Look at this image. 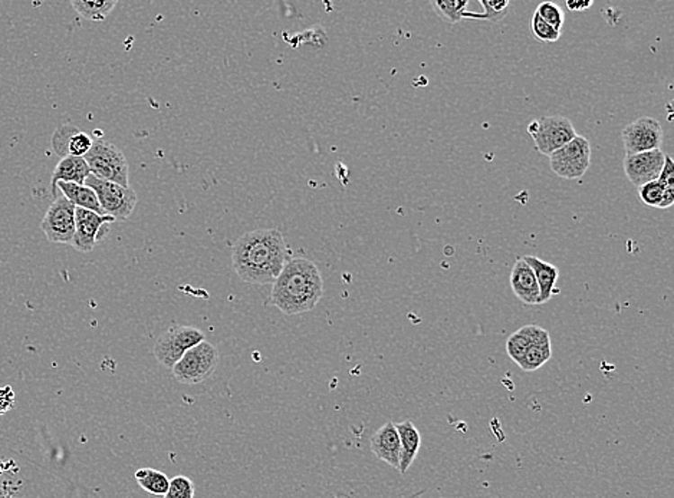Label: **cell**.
Instances as JSON below:
<instances>
[{"instance_id": "cell-1", "label": "cell", "mask_w": 674, "mask_h": 498, "mask_svg": "<svg viewBox=\"0 0 674 498\" xmlns=\"http://www.w3.org/2000/svg\"><path fill=\"white\" fill-rule=\"evenodd\" d=\"M288 246L278 228L245 233L232 247L233 269L249 285H274L288 262Z\"/></svg>"}, {"instance_id": "cell-2", "label": "cell", "mask_w": 674, "mask_h": 498, "mask_svg": "<svg viewBox=\"0 0 674 498\" xmlns=\"http://www.w3.org/2000/svg\"><path fill=\"white\" fill-rule=\"evenodd\" d=\"M324 295V279L312 260L293 257L272 285L269 305L285 315H301L317 307Z\"/></svg>"}, {"instance_id": "cell-3", "label": "cell", "mask_w": 674, "mask_h": 498, "mask_svg": "<svg viewBox=\"0 0 674 498\" xmlns=\"http://www.w3.org/2000/svg\"><path fill=\"white\" fill-rule=\"evenodd\" d=\"M84 160L94 177L129 187V161L118 147L105 139H94L93 147Z\"/></svg>"}, {"instance_id": "cell-4", "label": "cell", "mask_w": 674, "mask_h": 498, "mask_svg": "<svg viewBox=\"0 0 674 498\" xmlns=\"http://www.w3.org/2000/svg\"><path fill=\"white\" fill-rule=\"evenodd\" d=\"M219 351L211 342H200L189 349L182 360L172 368L173 377L180 384L197 385L206 381L218 368Z\"/></svg>"}, {"instance_id": "cell-5", "label": "cell", "mask_w": 674, "mask_h": 498, "mask_svg": "<svg viewBox=\"0 0 674 498\" xmlns=\"http://www.w3.org/2000/svg\"><path fill=\"white\" fill-rule=\"evenodd\" d=\"M528 132L534 138L536 150L546 157L553 156L578 136L572 122L562 115L539 118L529 124Z\"/></svg>"}, {"instance_id": "cell-6", "label": "cell", "mask_w": 674, "mask_h": 498, "mask_svg": "<svg viewBox=\"0 0 674 498\" xmlns=\"http://www.w3.org/2000/svg\"><path fill=\"white\" fill-rule=\"evenodd\" d=\"M203 341L206 339L200 329L186 325H173L158 338L153 353L161 367L172 369L189 349Z\"/></svg>"}, {"instance_id": "cell-7", "label": "cell", "mask_w": 674, "mask_h": 498, "mask_svg": "<svg viewBox=\"0 0 674 498\" xmlns=\"http://www.w3.org/2000/svg\"><path fill=\"white\" fill-rule=\"evenodd\" d=\"M85 185L95 192L103 214L114 220H127L136 209L139 199H137L136 191L130 187L105 182L101 178L94 177L93 174L86 178Z\"/></svg>"}, {"instance_id": "cell-8", "label": "cell", "mask_w": 674, "mask_h": 498, "mask_svg": "<svg viewBox=\"0 0 674 498\" xmlns=\"http://www.w3.org/2000/svg\"><path fill=\"white\" fill-rule=\"evenodd\" d=\"M548 158L551 168L558 177L578 180L591 165V144L589 138L577 136Z\"/></svg>"}, {"instance_id": "cell-9", "label": "cell", "mask_w": 674, "mask_h": 498, "mask_svg": "<svg viewBox=\"0 0 674 498\" xmlns=\"http://www.w3.org/2000/svg\"><path fill=\"white\" fill-rule=\"evenodd\" d=\"M76 207L68 199L55 197L40 223L48 242L71 245L76 235Z\"/></svg>"}, {"instance_id": "cell-10", "label": "cell", "mask_w": 674, "mask_h": 498, "mask_svg": "<svg viewBox=\"0 0 674 498\" xmlns=\"http://www.w3.org/2000/svg\"><path fill=\"white\" fill-rule=\"evenodd\" d=\"M663 129L661 122L652 117L637 118L625 125L621 132L625 154L647 153L661 150L663 144Z\"/></svg>"}, {"instance_id": "cell-11", "label": "cell", "mask_w": 674, "mask_h": 498, "mask_svg": "<svg viewBox=\"0 0 674 498\" xmlns=\"http://www.w3.org/2000/svg\"><path fill=\"white\" fill-rule=\"evenodd\" d=\"M115 221L110 216H101L94 211L78 209L76 210V235L71 246L81 253H90L95 249L96 243L103 237V227Z\"/></svg>"}, {"instance_id": "cell-12", "label": "cell", "mask_w": 674, "mask_h": 498, "mask_svg": "<svg viewBox=\"0 0 674 498\" xmlns=\"http://www.w3.org/2000/svg\"><path fill=\"white\" fill-rule=\"evenodd\" d=\"M664 158H666V154L661 150L625 154V175L637 189L647 182H656L663 170Z\"/></svg>"}, {"instance_id": "cell-13", "label": "cell", "mask_w": 674, "mask_h": 498, "mask_svg": "<svg viewBox=\"0 0 674 498\" xmlns=\"http://www.w3.org/2000/svg\"><path fill=\"white\" fill-rule=\"evenodd\" d=\"M93 137L79 131L74 125H62L52 136V150L61 158L85 157L93 147Z\"/></svg>"}, {"instance_id": "cell-14", "label": "cell", "mask_w": 674, "mask_h": 498, "mask_svg": "<svg viewBox=\"0 0 674 498\" xmlns=\"http://www.w3.org/2000/svg\"><path fill=\"white\" fill-rule=\"evenodd\" d=\"M373 454L377 458L389 464L392 468L399 470L400 457H401V445H400L399 432H397L396 423L387 422L375 431L372 437Z\"/></svg>"}, {"instance_id": "cell-15", "label": "cell", "mask_w": 674, "mask_h": 498, "mask_svg": "<svg viewBox=\"0 0 674 498\" xmlns=\"http://www.w3.org/2000/svg\"><path fill=\"white\" fill-rule=\"evenodd\" d=\"M510 288L525 305H539V288L535 274L524 259H517L510 271Z\"/></svg>"}, {"instance_id": "cell-16", "label": "cell", "mask_w": 674, "mask_h": 498, "mask_svg": "<svg viewBox=\"0 0 674 498\" xmlns=\"http://www.w3.org/2000/svg\"><path fill=\"white\" fill-rule=\"evenodd\" d=\"M551 342L550 333L538 325H526L510 334L507 342V352L510 360L519 363L532 345Z\"/></svg>"}, {"instance_id": "cell-17", "label": "cell", "mask_w": 674, "mask_h": 498, "mask_svg": "<svg viewBox=\"0 0 674 498\" xmlns=\"http://www.w3.org/2000/svg\"><path fill=\"white\" fill-rule=\"evenodd\" d=\"M522 259L529 264L532 271L535 274L539 288V305L550 302L553 295L560 293V290L555 289L558 279H560V271H558L557 266L544 262L536 256H525Z\"/></svg>"}, {"instance_id": "cell-18", "label": "cell", "mask_w": 674, "mask_h": 498, "mask_svg": "<svg viewBox=\"0 0 674 498\" xmlns=\"http://www.w3.org/2000/svg\"><path fill=\"white\" fill-rule=\"evenodd\" d=\"M396 428L397 432H399L400 445H401L399 471L401 474H406L407 470L413 466L416 457H418V449H420L421 435L411 421H403V422L396 423Z\"/></svg>"}, {"instance_id": "cell-19", "label": "cell", "mask_w": 674, "mask_h": 498, "mask_svg": "<svg viewBox=\"0 0 674 498\" xmlns=\"http://www.w3.org/2000/svg\"><path fill=\"white\" fill-rule=\"evenodd\" d=\"M90 175V167L83 157L61 158L52 174V182H50L52 192L55 194L58 182H74V184L84 185Z\"/></svg>"}, {"instance_id": "cell-20", "label": "cell", "mask_w": 674, "mask_h": 498, "mask_svg": "<svg viewBox=\"0 0 674 498\" xmlns=\"http://www.w3.org/2000/svg\"><path fill=\"white\" fill-rule=\"evenodd\" d=\"M58 189L61 190L65 199H68L74 206L78 209H85V210L94 211V213L103 214V209H101L98 199H96L95 192L93 189H90L88 185L74 184V182H58Z\"/></svg>"}, {"instance_id": "cell-21", "label": "cell", "mask_w": 674, "mask_h": 498, "mask_svg": "<svg viewBox=\"0 0 674 498\" xmlns=\"http://www.w3.org/2000/svg\"><path fill=\"white\" fill-rule=\"evenodd\" d=\"M136 480L144 492L157 497H165L170 485V478L154 468H139L136 473Z\"/></svg>"}, {"instance_id": "cell-22", "label": "cell", "mask_w": 674, "mask_h": 498, "mask_svg": "<svg viewBox=\"0 0 674 498\" xmlns=\"http://www.w3.org/2000/svg\"><path fill=\"white\" fill-rule=\"evenodd\" d=\"M479 4L483 7L481 13H475V12H464V19H472V21H483L490 22V23H496L500 22L502 19L507 18L508 11H509L510 2L509 0H479Z\"/></svg>"}, {"instance_id": "cell-23", "label": "cell", "mask_w": 674, "mask_h": 498, "mask_svg": "<svg viewBox=\"0 0 674 498\" xmlns=\"http://www.w3.org/2000/svg\"><path fill=\"white\" fill-rule=\"evenodd\" d=\"M117 6V2H108V0H74L72 7L78 12L79 16L93 22H103L110 16L112 9Z\"/></svg>"}, {"instance_id": "cell-24", "label": "cell", "mask_w": 674, "mask_h": 498, "mask_svg": "<svg viewBox=\"0 0 674 498\" xmlns=\"http://www.w3.org/2000/svg\"><path fill=\"white\" fill-rule=\"evenodd\" d=\"M551 358H553V348H551V342H546V343L532 345L517 365L525 372H535L539 368H543Z\"/></svg>"}, {"instance_id": "cell-25", "label": "cell", "mask_w": 674, "mask_h": 498, "mask_svg": "<svg viewBox=\"0 0 674 498\" xmlns=\"http://www.w3.org/2000/svg\"><path fill=\"white\" fill-rule=\"evenodd\" d=\"M430 6L440 18L446 19L452 25L463 21V13L468 9V0H432Z\"/></svg>"}, {"instance_id": "cell-26", "label": "cell", "mask_w": 674, "mask_h": 498, "mask_svg": "<svg viewBox=\"0 0 674 498\" xmlns=\"http://www.w3.org/2000/svg\"><path fill=\"white\" fill-rule=\"evenodd\" d=\"M535 13L545 23L562 32V26L565 23V13L561 9L560 4H553V2H543V4H539L538 7H536Z\"/></svg>"}, {"instance_id": "cell-27", "label": "cell", "mask_w": 674, "mask_h": 498, "mask_svg": "<svg viewBox=\"0 0 674 498\" xmlns=\"http://www.w3.org/2000/svg\"><path fill=\"white\" fill-rule=\"evenodd\" d=\"M531 28L534 38L541 40V42H557V40H560L561 36H562L561 31H557V29H553V26L545 23L536 13H534V16H532Z\"/></svg>"}, {"instance_id": "cell-28", "label": "cell", "mask_w": 674, "mask_h": 498, "mask_svg": "<svg viewBox=\"0 0 674 498\" xmlns=\"http://www.w3.org/2000/svg\"><path fill=\"white\" fill-rule=\"evenodd\" d=\"M196 488L186 476H177L170 480L167 493L163 498H194Z\"/></svg>"}, {"instance_id": "cell-29", "label": "cell", "mask_w": 674, "mask_h": 498, "mask_svg": "<svg viewBox=\"0 0 674 498\" xmlns=\"http://www.w3.org/2000/svg\"><path fill=\"white\" fill-rule=\"evenodd\" d=\"M664 189H666V187L657 182V180L656 182H647V184L639 187L640 200H642L643 203L646 204V206L656 207V209H659L661 200H663Z\"/></svg>"}, {"instance_id": "cell-30", "label": "cell", "mask_w": 674, "mask_h": 498, "mask_svg": "<svg viewBox=\"0 0 674 498\" xmlns=\"http://www.w3.org/2000/svg\"><path fill=\"white\" fill-rule=\"evenodd\" d=\"M657 182H661V184H663L664 187L674 185L673 160H671L669 156H666V158H664L663 170H661V175H659V180H657Z\"/></svg>"}, {"instance_id": "cell-31", "label": "cell", "mask_w": 674, "mask_h": 498, "mask_svg": "<svg viewBox=\"0 0 674 498\" xmlns=\"http://www.w3.org/2000/svg\"><path fill=\"white\" fill-rule=\"evenodd\" d=\"M592 4H594L592 0H587V2H584V0H581V2H577V0H568L567 2V7L571 12L587 11V9H589Z\"/></svg>"}, {"instance_id": "cell-32", "label": "cell", "mask_w": 674, "mask_h": 498, "mask_svg": "<svg viewBox=\"0 0 674 498\" xmlns=\"http://www.w3.org/2000/svg\"><path fill=\"white\" fill-rule=\"evenodd\" d=\"M674 203V185H669L664 189L663 200H661L659 209H669Z\"/></svg>"}]
</instances>
